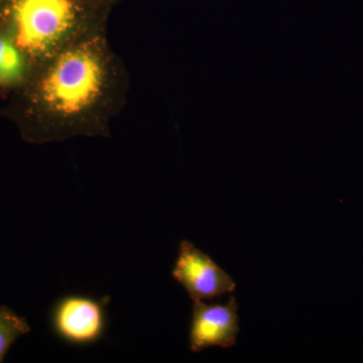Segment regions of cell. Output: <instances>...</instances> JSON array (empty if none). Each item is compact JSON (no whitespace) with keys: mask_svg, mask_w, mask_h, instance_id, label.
Instances as JSON below:
<instances>
[{"mask_svg":"<svg viewBox=\"0 0 363 363\" xmlns=\"http://www.w3.org/2000/svg\"><path fill=\"white\" fill-rule=\"evenodd\" d=\"M130 89L125 64L104 30L35 67L28 82L4 99L0 116L30 145L111 138Z\"/></svg>","mask_w":363,"mask_h":363,"instance_id":"1","label":"cell"},{"mask_svg":"<svg viewBox=\"0 0 363 363\" xmlns=\"http://www.w3.org/2000/svg\"><path fill=\"white\" fill-rule=\"evenodd\" d=\"M112 9L92 0H6L0 21L37 67L88 35L106 30Z\"/></svg>","mask_w":363,"mask_h":363,"instance_id":"2","label":"cell"},{"mask_svg":"<svg viewBox=\"0 0 363 363\" xmlns=\"http://www.w3.org/2000/svg\"><path fill=\"white\" fill-rule=\"evenodd\" d=\"M105 298L67 294L55 301L49 314L52 334L74 347H88L101 341L108 329Z\"/></svg>","mask_w":363,"mask_h":363,"instance_id":"3","label":"cell"},{"mask_svg":"<svg viewBox=\"0 0 363 363\" xmlns=\"http://www.w3.org/2000/svg\"><path fill=\"white\" fill-rule=\"evenodd\" d=\"M172 276L193 302L213 300L233 294L236 283L209 255L188 240H182Z\"/></svg>","mask_w":363,"mask_h":363,"instance_id":"4","label":"cell"},{"mask_svg":"<svg viewBox=\"0 0 363 363\" xmlns=\"http://www.w3.org/2000/svg\"><path fill=\"white\" fill-rule=\"evenodd\" d=\"M238 332L240 317L234 296L229 298L226 304L193 302L189 331V347L192 352H201L210 347H233Z\"/></svg>","mask_w":363,"mask_h":363,"instance_id":"5","label":"cell"},{"mask_svg":"<svg viewBox=\"0 0 363 363\" xmlns=\"http://www.w3.org/2000/svg\"><path fill=\"white\" fill-rule=\"evenodd\" d=\"M35 65L16 45L13 33L0 21V96L21 89L32 76Z\"/></svg>","mask_w":363,"mask_h":363,"instance_id":"6","label":"cell"},{"mask_svg":"<svg viewBox=\"0 0 363 363\" xmlns=\"http://www.w3.org/2000/svg\"><path fill=\"white\" fill-rule=\"evenodd\" d=\"M30 332V326L26 318L6 306H0V363L4 362L13 344Z\"/></svg>","mask_w":363,"mask_h":363,"instance_id":"7","label":"cell"},{"mask_svg":"<svg viewBox=\"0 0 363 363\" xmlns=\"http://www.w3.org/2000/svg\"><path fill=\"white\" fill-rule=\"evenodd\" d=\"M92 1L102 2V4H111V6H116V4L121 2V0H92Z\"/></svg>","mask_w":363,"mask_h":363,"instance_id":"8","label":"cell"},{"mask_svg":"<svg viewBox=\"0 0 363 363\" xmlns=\"http://www.w3.org/2000/svg\"><path fill=\"white\" fill-rule=\"evenodd\" d=\"M4 1H6V0H0V6H2V4H4Z\"/></svg>","mask_w":363,"mask_h":363,"instance_id":"9","label":"cell"}]
</instances>
